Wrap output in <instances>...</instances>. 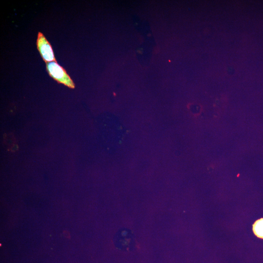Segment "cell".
<instances>
[{
    "label": "cell",
    "mask_w": 263,
    "mask_h": 263,
    "mask_svg": "<svg viewBox=\"0 0 263 263\" xmlns=\"http://www.w3.org/2000/svg\"><path fill=\"white\" fill-rule=\"evenodd\" d=\"M253 230L258 237L263 239V218L255 222L253 226Z\"/></svg>",
    "instance_id": "3957f363"
},
{
    "label": "cell",
    "mask_w": 263,
    "mask_h": 263,
    "mask_svg": "<svg viewBox=\"0 0 263 263\" xmlns=\"http://www.w3.org/2000/svg\"><path fill=\"white\" fill-rule=\"evenodd\" d=\"M46 71L50 77L60 84H62L71 89H74L75 85L67 74L65 69L57 62L46 63Z\"/></svg>",
    "instance_id": "6da1fadb"
},
{
    "label": "cell",
    "mask_w": 263,
    "mask_h": 263,
    "mask_svg": "<svg viewBox=\"0 0 263 263\" xmlns=\"http://www.w3.org/2000/svg\"><path fill=\"white\" fill-rule=\"evenodd\" d=\"M36 45L41 57L46 63L57 62L50 43L40 32L38 34Z\"/></svg>",
    "instance_id": "7a4b0ae2"
}]
</instances>
